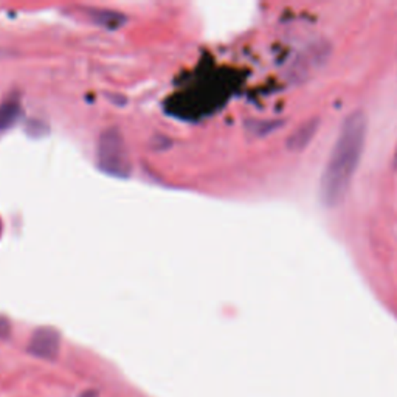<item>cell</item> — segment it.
<instances>
[{"label": "cell", "mask_w": 397, "mask_h": 397, "mask_svg": "<svg viewBox=\"0 0 397 397\" xmlns=\"http://www.w3.org/2000/svg\"><path fill=\"white\" fill-rule=\"evenodd\" d=\"M98 161L101 169L109 176L128 177L130 173V159L126 143L118 129L111 128L101 134L98 143Z\"/></svg>", "instance_id": "cell-2"}, {"label": "cell", "mask_w": 397, "mask_h": 397, "mask_svg": "<svg viewBox=\"0 0 397 397\" xmlns=\"http://www.w3.org/2000/svg\"><path fill=\"white\" fill-rule=\"evenodd\" d=\"M367 118L359 111L349 115L341 126L322 177V197L326 205L336 207L345 199L367 142Z\"/></svg>", "instance_id": "cell-1"}, {"label": "cell", "mask_w": 397, "mask_h": 397, "mask_svg": "<svg viewBox=\"0 0 397 397\" xmlns=\"http://www.w3.org/2000/svg\"><path fill=\"white\" fill-rule=\"evenodd\" d=\"M8 336H10V323L6 318L0 317V338H6Z\"/></svg>", "instance_id": "cell-6"}, {"label": "cell", "mask_w": 397, "mask_h": 397, "mask_svg": "<svg viewBox=\"0 0 397 397\" xmlns=\"http://www.w3.org/2000/svg\"><path fill=\"white\" fill-rule=\"evenodd\" d=\"M19 115V104L18 101H5V103L0 106V129L10 128L11 124L16 121Z\"/></svg>", "instance_id": "cell-5"}, {"label": "cell", "mask_w": 397, "mask_h": 397, "mask_svg": "<svg viewBox=\"0 0 397 397\" xmlns=\"http://www.w3.org/2000/svg\"><path fill=\"white\" fill-rule=\"evenodd\" d=\"M30 353L45 360H54L59 353V334L51 328L37 329L31 337Z\"/></svg>", "instance_id": "cell-3"}, {"label": "cell", "mask_w": 397, "mask_h": 397, "mask_svg": "<svg viewBox=\"0 0 397 397\" xmlns=\"http://www.w3.org/2000/svg\"><path fill=\"white\" fill-rule=\"evenodd\" d=\"M317 121L312 123H306L305 126H301L295 134L292 135V138L289 140V147L292 151H303L305 147L309 145L310 140H312L315 130H317Z\"/></svg>", "instance_id": "cell-4"}]
</instances>
